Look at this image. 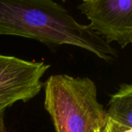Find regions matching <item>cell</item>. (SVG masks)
<instances>
[{
    "label": "cell",
    "mask_w": 132,
    "mask_h": 132,
    "mask_svg": "<svg viewBox=\"0 0 132 132\" xmlns=\"http://www.w3.org/2000/svg\"><path fill=\"white\" fill-rule=\"evenodd\" d=\"M13 104L10 103V102H6V101H3V100H0V113H4L6 110L10 106H12Z\"/></svg>",
    "instance_id": "cell-7"
},
{
    "label": "cell",
    "mask_w": 132,
    "mask_h": 132,
    "mask_svg": "<svg viewBox=\"0 0 132 132\" xmlns=\"http://www.w3.org/2000/svg\"><path fill=\"white\" fill-rule=\"evenodd\" d=\"M61 1H64H64H66V0H61Z\"/></svg>",
    "instance_id": "cell-11"
},
{
    "label": "cell",
    "mask_w": 132,
    "mask_h": 132,
    "mask_svg": "<svg viewBox=\"0 0 132 132\" xmlns=\"http://www.w3.org/2000/svg\"><path fill=\"white\" fill-rule=\"evenodd\" d=\"M78 8L109 44L117 42L122 48L132 44V0H93Z\"/></svg>",
    "instance_id": "cell-4"
},
{
    "label": "cell",
    "mask_w": 132,
    "mask_h": 132,
    "mask_svg": "<svg viewBox=\"0 0 132 132\" xmlns=\"http://www.w3.org/2000/svg\"><path fill=\"white\" fill-rule=\"evenodd\" d=\"M44 107L55 132H100L106 110L97 98L96 83L88 77L51 76L44 83Z\"/></svg>",
    "instance_id": "cell-2"
},
{
    "label": "cell",
    "mask_w": 132,
    "mask_h": 132,
    "mask_svg": "<svg viewBox=\"0 0 132 132\" xmlns=\"http://www.w3.org/2000/svg\"><path fill=\"white\" fill-rule=\"evenodd\" d=\"M107 117L123 126L132 128V84H123L112 94L107 105Z\"/></svg>",
    "instance_id": "cell-5"
},
{
    "label": "cell",
    "mask_w": 132,
    "mask_h": 132,
    "mask_svg": "<svg viewBox=\"0 0 132 132\" xmlns=\"http://www.w3.org/2000/svg\"><path fill=\"white\" fill-rule=\"evenodd\" d=\"M105 132H132V128L117 123L108 117L105 126Z\"/></svg>",
    "instance_id": "cell-6"
},
{
    "label": "cell",
    "mask_w": 132,
    "mask_h": 132,
    "mask_svg": "<svg viewBox=\"0 0 132 132\" xmlns=\"http://www.w3.org/2000/svg\"><path fill=\"white\" fill-rule=\"evenodd\" d=\"M106 123H107V122H106ZM100 132H105V127H104V128H103V130H100Z\"/></svg>",
    "instance_id": "cell-10"
},
{
    "label": "cell",
    "mask_w": 132,
    "mask_h": 132,
    "mask_svg": "<svg viewBox=\"0 0 132 132\" xmlns=\"http://www.w3.org/2000/svg\"><path fill=\"white\" fill-rule=\"evenodd\" d=\"M0 132H9L4 121V113H0Z\"/></svg>",
    "instance_id": "cell-8"
},
{
    "label": "cell",
    "mask_w": 132,
    "mask_h": 132,
    "mask_svg": "<svg viewBox=\"0 0 132 132\" xmlns=\"http://www.w3.org/2000/svg\"><path fill=\"white\" fill-rule=\"evenodd\" d=\"M49 68L44 61L0 54V100L28 102L44 87L41 79Z\"/></svg>",
    "instance_id": "cell-3"
},
{
    "label": "cell",
    "mask_w": 132,
    "mask_h": 132,
    "mask_svg": "<svg viewBox=\"0 0 132 132\" xmlns=\"http://www.w3.org/2000/svg\"><path fill=\"white\" fill-rule=\"evenodd\" d=\"M93 1V0H82V3H87V2H90Z\"/></svg>",
    "instance_id": "cell-9"
},
{
    "label": "cell",
    "mask_w": 132,
    "mask_h": 132,
    "mask_svg": "<svg viewBox=\"0 0 132 132\" xmlns=\"http://www.w3.org/2000/svg\"><path fill=\"white\" fill-rule=\"evenodd\" d=\"M0 35L18 36L50 47L63 44L88 51L112 63L118 53L93 30L54 0H0Z\"/></svg>",
    "instance_id": "cell-1"
}]
</instances>
